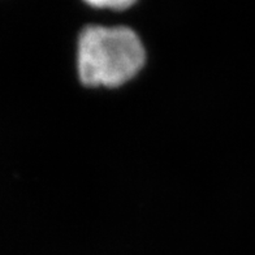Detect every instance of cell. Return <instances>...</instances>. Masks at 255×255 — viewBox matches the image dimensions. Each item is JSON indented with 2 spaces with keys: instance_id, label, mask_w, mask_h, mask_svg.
Returning <instances> with one entry per match:
<instances>
[{
  "instance_id": "1",
  "label": "cell",
  "mask_w": 255,
  "mask_h": 255,
  "mask_svg": "<svg viewBox=\"0 0 255 255\" xmlns=\"http://www.w3.org/2000/svg\"><path fill=\"white\" fill-rule=\"evenodd\" d=\"M144 59L143 44L129 27L90 25L78 38V74L86 86H120L141 71Z\"/></svg>"
},
{
  "instance_id": "2",
  "label": "cell",
  "mask_w": 255,
  "mask_h": 255,
  "mask_svg": "<svg viewBox=\"0 0 255 255\" xmlns=\"http://www.w3.org/2000/svg\"><path fill=\"white\" fill-rule=\"evenodd\" d=\"M134 1H124V0H110V1H89V5L91 7H97V8H110V9L114 10H124L127 8H129L130 5H133Z\"/></svg>"
}]
</instances>
